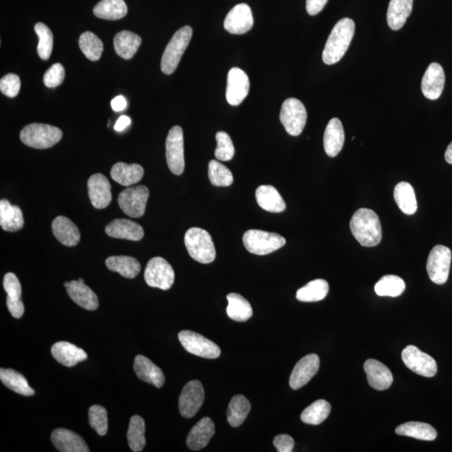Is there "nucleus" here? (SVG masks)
Here are the masks:
<instances>
[{"instance_id": "1", "label": "nucleus", "mask_w": 452, "mask_h": 452, "mask_svg": "<svg viewBox=\"0 0 452 452\" xmlns=\"http://www.w3.org/2000/svg\"><path fill=\"white\" fill-rule=\"evenodd\" d=\"M350 230L361 246L373 247L382 240V228L379 216L369 209H358L350 221Z\"/></svg>"}, {"instance_id": "2", "label": "nucleus", "mask_w": 452, "mask_h": 452, "mask_svg": "<svg viewBox=\"0 0 452 452\" xmlns=\"http://www.w3.org/2000/svg\"><path fill=\"white\" fill-rule=\"evenodd\" d=\"M355 23L352 19L344 18L332 28L322 52V61L327 65H334L344 57L354 36Z\"/></svg>"}, {"instance_id": "3", "label": "nucleus", "mask_w": 452, "mask_h": 452, "mask_svg": "<svg viewBox=\"0 0 452 452\" xmlns=\"http://www.w3.org/2000/svg\"><path fill=\"white\" fill-rule=\"evenodd\" d=\"M184 244L191 258L202 264H209L216 259V251L212 237L201 228L194 227L184 236Z\"/></svg>"}, {"instance_id": "4", "label": "nucleus", "mask_w": 452, "mask_h": 452, "mask_svg": "<svg viewBox=\"0 0 452 452\" xmlns=\"http://www.w3.org/2000/svg\"><path fill=\"white\" fill-rule=\"evenodd\" d=\"M63 135V131L58 127L31 123L23 128L20 137L23 144L33 149H46L59 142Z\"/></svg>"}, {"instance_id": "5", "label": "nucleus", "mask_w": 452, "mask_h": 452, "mask_svg": "<svg viewBox=\"0 0 452 452\" xmlns=\"http://www.w3.org/2000/svg\"><path fill=\"white\" fill-rule=\"evenodd\" d=\"M193 36L192 28L187 26L179 28L170 40L161 61V70L171 75L177 69L181 58L186 51Z\"/></svg>"}, {"instance_id": "6", "label": "nucleus", "mask_w": 452, "mask_h": 452, "mask_svg": "<svg viewBox=\"0 0 452 452\" xmlns=\"http://www.w3.org/2000/svg\"><path fill=\"white\" fill-rule=\"evenodd\" d=\"M243 243L251 253L265 256L282 248L285 244V239L277 233L250 230L243 236Z\"/></svg>"}, {"instance_id": "7", "label": "nucleus", "mask_w": 452, "mask_h": 452, "mask_svg": "<svg viewBox=\"0 0 452 452\" xmlns=\"http://www.w3.org/2000/svg\"><path fill=\"white\" fill-rule=\"evenodd\" d=\"M308 113L301 101L296 98H288L280 109V120L285 131L292 136H298L306 126Z\"/></svg>"}, {"instance_id": "8", "label": "nucleus", "mask_w": 452, "mask_h": 452, "mask_svg": "<svg viewBox=\"0 0 452 452\" xmlns=\"http://www.w3.org/2000/svg\"><path fill=\"white\" fill-rule=\"evenodd\" d=\"M149 190L144 185L127 188L118 195L117 202L123 213L131 218L144 215Z\"/></svg>"}, {"instance_id": "9", "label": "nucleus", "mask_w": 452, "mask_h": 452, "mask_svg": "<svg viewBox=\"0 0 452 452\" xmlns=\"http://www.w3.org/2000/svg\"><path fill=\"white\" fill-rule=\"evenodd\" d=\"M451 251L448 247L438 245L433 247L428 256L426 270L431 282L443 285L450 273Z\"/></svg>"}, {"instance_id": "10", "label": "nucleus", "mask_w": 452, "mask_h": 452, "mask_svg": "<svg viewBox=\"0 0 452 452\" xmlns=\"http://www.w3.org/2000/svg\"><path fill=\"white\" fill-rule=\"evenodd\" d=\"M179 340L184 349L194 355L209 359H217L221 355L220 347L197 332L181 331Z\"/></svg>"}, {"instance_id": "11", "label": "nucleus", "mask_w": 452, "mask_h": 452, "mask_svg": "<svg viewBox=\"0 0 452 452\" xmlns=\"http://www.w3.org/2000/svg\"><path fill=\"white\" fill-rule=\"evenodd\" d=\"M144 279L151 288L169 290L174 285L175 275L172 266L167 261L162 258H154L147 264Z\"/></svg>"}, {"instance_id": "12", "label": "nucleus", "mask_w": 452, "mask_h": 452, "mask_svg": "<svg viewBox=\"0 0 452 452\" xmlns=\"http://www.w3.org/2000/svg\"><path fill=\"white\" fill-rule=\"evenodd\" d=\"M166 159L169 168L174 174L181 175L185 167L184 133L182 128L174 126L169 130L166 140Z\"/></svg>"}, {"instance_id": "13", "label": "nucleus", "mask_w": 452, "mask_h": 452, "mask_svg": "<svg viewBox=\"0 0 452 452\" xmlns=\"http://www.w3.org/2000/svg\"><path fill=\"white\" fill-rule=\"evenodd\" d=\"M402 359L408 369L419 375L431 378L437 373L436 360L416 346H407L402 352Z\"/></svg>"}, {"instance_id": "14", "label": "nucleus", "mask_w": 452, "mask_h": 452, "mask_svg": "<svg viewBox=\"0 0 452 452\" xmlns=\"http://www.w3.org/2000/svg\"><path fill=\"white\" fill-rule=\"evenodd\" d=\"M204 401V390L199 380H192L186 384L181 392L179 407L181 416L192 418L201 408Z\"/></svg>"}, {"instance_id": "15", "label": "nucleus", "mask_w": 452, "mask_h": 452, "mask_svg": "<svg viewBox=\"0 0 452 452\" xmlns=\"http://www.w3.org/2000/svg\"><path fill=\"white\" fill-rule=\"evenodd\" d=\"M250 90L248 75L240 68L230 70L227 78L226 100L231 106H239Z\"/></svg>"}, {"instance_id": "16", "label": "nucleus", "mask_w": 452, "mask_h": 452, "mask_svg": "<svg viewBox=\"0 0 452 452\" xmlns=\"http://www.w3.org/2000/svg\"><path fill=\"white\" fill-rule=\"evenodd\" d=\"M254 25L253 14L246 4H237L228 13L224 27L233 35H243Z\"/></svg>"}, {"instance_id": "17", "label": "nucleus", "mask_w": 452, "mask_h": 452, "mask_svg": "<svg viewBox=\"0 0 452 452\" xmlns=\"http://www.w3.org/2000/svg\"><path fill=\"white\" fill-rule=\"evenodd\" d=\"M320 367V359L315 354L303 357L295 366L289 384L293 389H301L316 375Z\"/></svg>"}, {"instance_id": "18", "label": "nucleus", "mask_w": 452, "mask_h": 452, "mask_svg": "<svg viewBox=\"0 0 452 452\" xmlns=\"http://www.w3.org/2000/svg\"><path fill=\"white\" fill-rule=\"evenodd\" d=\"M88 194L93 206L98 209L107 208L112 201V187L106 176L96 174L88 179Z\"/></svg>"}, {"instance_id": "19", "label": "nucleus", "mask_w": 452, "mask_h": 452, "mask_svg": "<svg viewBox=\"0 0 452 452\" xmlns=\"http://www.w3.org/2000/svg\"><path fill=\"white\" fill-rule=\"evenodd\" d=\"M445 73L442 66L436 63L428 66L421 82V90L424 96L430 100H437L443 92Z\"/></svg>"}, {"instance_id": "20", "label": "nucleus", "mask_w": 452, "mask_h": 452, "mask_svg": "<svg viewBox=\"0 0 452 452\" xmlns=\"http://www.w3.org/2000/svg\"><path fill=\"white\" fill-rule=\"evenodd\" d=\"M105 231L110 237L133 241H139L144 236V231L140 224L127 219H116L108 224Z\"/></svg>"}, {"instance_id": "21", "label": "nucleus", "mask_w": 452, "mask_h": 452, "mask_svg": "<svg viewBox=\"0 0 452 452\" xmlns=\"http://www.w3.org/2000/svg\"><path fill=\"white\" fill-rule=\"evenodd\" d=\"M52 443L61 452H89L85 441L77 433L58 428L52 432Z\"/></svg>"}, {"instance_id": "22", "label": "nucleus", "mask_w": 452, "mask_h": 452, "mask_svg": "<svg viewBox=\"0 0 452 452\" xmlns=\"http://www.w3.org/2000/svg\"><path fill=\"white\" fill-rule=\"evenodd\" d=\"M4 288L7 293V307L14 318H21L25 313V306L22 302V288L20 280L16 275L9 273L4 278Z\"/></svg>"}, {"instance_id": "23", "label": "nucleus", "mask_w": 452, "mask_h": 452, "mask_svg": "<svg viewBox=\"0 0 452 452\" xmlns=\"http://www.w3.org/2000/svg\"><path fill=\"white\" fill-rule=\"evenodd\" d=\"M364 369L371 387L385 390L391 387L394 379L391 371L382 362L368 359L364 363Z\"/></svg>"}, {"instance_id": "24", "label": "nucleus", "mask_w": 452, "mask_h": 452, "mask_svg": "<svg viewBox=\"0 0 452 452\" xmlns=\"http://www.w3.org/2000/svg\"><path fill=\"white\" fill-rule=\"evenodd\" d=\"M133 369L137 378L157 388H161L165 383L163 371L144 356H136Z\"/></svg>"}, {"instance_id": "25", "label": "nucleus", "mask_w": 452, "mask_h": 452, "mask_svg": "<svg viewBox=\"0 0 452 452\" xmlns=\"http://www.w3.org/2000/svg\"><path fill=\"white\" fill-rule=\"evenodd\" d=\"M51 354L54 359L65 367H73L80 362L88 359V354L68 342H57L51 348Z\"/></svg>"}, {"instance_id": "26", "label": "nucleus", "mask_w": 452, "mask_h": 452, "mask_svg": "<svg viewBox=\"0 0 452 452\" xmlns=\"http://www.w3.org/2000/svg\"><path fill=\"white\" fill-rule=\"evenodd\" d=\"M52 232L60 243L69 247L77 246L80 240L79 229L75 224L65 216L55 219L51 225Z\"/></svg>"}, {"instance_id": "27", "label": "nucleus", "mask_w": 452, "mask_h": 452, "mask_svg": "<svg viewBox=\"0 0 452 452\" xmlns=\"http://www.w3.org/2000/svg\"><path fill=\"white\" fill-rule=\"evenodd\" d=\"M345 130L339 118H332L327 123L325 136H323V145L326 154L335 158L340 153L345 144Z\"/></svg>"}, {"instance_id": "28", "label": "nucleus", "mask_w": 452, "mask_h": 452, "mask_svg": "<svg viewBox=\"0 0 452 452\" xmlns=\"http://www.w3.org/2000/svg\"><path fill=\"white\" fill-rule=\"evenodd\" d=\"M215 435V424L211 418L204 417L195 425L187 437L189 449L199 451L204 448Z\"/></svg>"}, {"instance_id": "29", "label": "nucleus", "mask_w": 452, "mask_h": 452, "mask_svg": "<svg viewBox=\"0 0 452 452\" xmlns=\"http://www.w3.org/2000/svg\"><path fill=\"white\" fill-rule=\"evenodd\" d=\"M69 297L78 305L88 311H95L99 307L98 298L92 289L79 280H71L66 288Z\"/></svg>"}, {"instance_id": "30", "label": "nucleus", "mask_w": 452, "mask_h": 452, "mask_svg": "<svg viewBox=\"0 0 452 452\" xmlns=\"http://www.w3.org/2000/svg\"><path fill=\"white\" fill-rule=\"evenodd\" d=\"M111 177L122 186H132L140 183L144 175V169L137 164H127L119 162L112 166Z\"/></svg>"}, {"instance_id": "31", "label": "nucleus", "mask_w": 452, "mask_h": 452, "mask_svg": "<svg viewBox=\"0 0 452 452\" xmlns=\"http://www.w3.org/2000/svg\"><path fill=\"white\" fill-rule=\"evenodd\" d=\"M256 201L261 209L271 213H280L285 209L284 199L278 189L271 185H261L256 191Z\"/></svg>"}, {"instance_id": "32", "label": "nucleus", "mask_w": 452, "mask_h": 452, "mask_svg": "<svg viewBox=\"0 0 452 452\" xmlns=\"http://www.w3.org/2000/svg\"><path fill=\"white\" fill-rule=\"evenodd\" d=\"M25 225L21 209L12 206L7 199L0 201V226L6 231L14 232L22 229Z\"/></svg>"}, {"instance_id": "33", "label": "nucleus", "mask_w": 452, "mask_h": 452, "mask_svg": "<svg viewBox=\"0 0 452 452\" xmlns=\"http://www.w3.org/2000/svg\"><path fill=\"white\" fill-rule=\"evenodd\" d=\"M413 0H390L387 11L389 28L393 31L401 30L411 16Z\"/></svg>"}, {"instance_id": "34", "label": "nucleus", "mask_w": 452, "mask_h": 452, "mask_svg": "<svg viewBox=\"0 0 452 452\" xmlns=\"http://www.w3.org/2000/svg\"><path fill=\"white\" fill-rule=\"evenodd\" d=\"M142 39L135 33L122 31L114 37V48L116 53L125 60L132 59L139 51Z\"/></svg>"}, {"instance_id": "35", "label": "nucleus", "mask_w": 452, "mask_h": 452, "mask_svg": "<svg viewBox=\"0 0 452 452\" xmlns=\"http://www.w3.org/2000/svg\"><path fill=\"white\" fill-rule=\"evenodd\" d=\"M106 266L111 271H115L122 277L128 279L135 278L141 270L140 261L132 256H110L106 260Z\"/></svg>"}, {"instance_id": "36", "label": "nucleus", "mask_w": 452, "mask_h": 452, "mask_svg": "<svg viewBox=\"0 0 452 452\" xmlns=\"http://www.w3.org/2000/svg\"><path fill=\"white\" fill-rule=\"evenodd\" d=\"M228 306L226 312L231 320L236 322H246L253 315L251 303L238 293L227 295Z\"/></svg>"}, {"instance_id": "37", "label": "nucleus", "mask_w": 452, "mask_h": 452, "mask_svg": "<svg viewBox=\"0 0 452 452\" xmlns=\"http://www.w3.org/2000/svg\"><path fill=\"white\" fill-rule=\"evenodd\" d=\"M397 435L412 437L421 441H431L436 439L437 432L434 427L426 423L411 421L399 426Z\"/></svg>"}, {"instance_id": "38", "label": "nucleus", "mask_w": 452, "mask_h": 452, "mask_svg": "<svg viewBox=\"0 0 452 452\" xmlns=\"http://www.w3.org/2000/svg\"><path fill=\"white\" fill-rule=\"evenodd\" d=\"M93 13L103 20L117 21L127 16V7L125 0H102L94 7Z\"/></svg>"}, {"instance_id": "39", "label": "nucleus", "mask_w": 452, "mask_h": 452, "mask_svg": "<svg viewBox=\"0 0 452 452\" xmlns=\"http://www.w3.org/2000/svg\"><path fill=\"white\" fill-rule=\"evenodd\" d=\"M0 379L7 388L21 396H32L36 391L30 385L23 375L11 369H0Z\"/></svg>"}, {"instance_id": "40", "label": "nucleus", "mask_w": 452, "mask_h": 452, "mask_svg": "<svg viewBox=\"0 0 452 452\" xmlns=\"http://www.w3.org/2000/svg\"><path fill=\"white\" fill-rule=\"evenodd\" d=\"M394 198L399 209L406 215H414L417 211L415 191L407 182L399 183L394 190Z\"/></svg>"}, {"instance_id": "41", "label": "nucleus", "mask_w": 452, "mask_h": 452, "mask_svg": "<svg viewBox=\"0 0 452 452\" xmlns=\"http://www.w3.org/2000/svg\"><path fill=\"white\" fill-rule=\"evenodd\" d=\"M330 291V285L327 280L316 279L300 288L297 293V299L300 302H318L325 299Z\"/></svg>"}, {"instance_id": "42", "label": "nucleus", "mask_w": 452, "mask_h": 452, "mask_svg": "<svg viewBox=\"0 0 452 452\" xmlns=\"http://www.w3.org/2000/svg\"><path fill=\"white\" fill-rule=\"evenodd\" d=\"M251 411V403L244 396L233 397L228 407L227 420L232 427H239L246 421Z\"/></svg>"}, {"instance_id": "43", "label": "nucleus", "mask_w": 452, "mask_h": 452, "mask_svg": "<svg viewBox=\"0 0 452 452\" xmlns=\"http://www.w3.org/2000/svg\"><path fill=\"white\" fill-rule=\"evenodd\" d=\"M145 421L140 416H133L130 422L127 431V441L130 449L135 452H140L144 449Z\"/></svg>"}, {"instance_id": "44", "label": "nucleus", "mask_w": 452, "mask_h": 452, "mask_svg": "<svg viewBox=\"0 0 452 452\" xmlns=\"http://www.w3.org/2000/svg\"><path fill=\"white\" fill-rule=\"evenodd\" d=\"M331 404L325 399H318L301 414V420L305 424L320 425L330 416Z\"/></svg>"}, {"instance_id": "45", "label": "nucleus", "mask_w": 452, "mask_h": 452, "mask_svg": "<svg viewBox=\"0 0 452 452\" xmlns=\"http://www.w3.org/2000/svg\"><path fill=\"white\" fill-rule=\"evenodd\" d=\"M406 289L404 280L394 275H384L374 285V291L379 296L399 297Z\"/></svg>"}, {"instance_id": "46", "label": "nucleus", "mask_w": 452, "mask_h": 452, "mask_svg": "<svg viewBox=\"0 0 452 452\" xmlns=\"http://www.w3.org/2000/svg\"><path fill=\"white\" fill-rule=\"evenodd\" d=\"M79 47L85 57L92 61L100 60L104 49L103 41L90 31L84 32L80 35Z\"/></svg>"}, {"instance_id": "47", "label": "nucleus", "mask_w": 452, "mask_h": 452, "mask_svg": "<svg viewBox=\"0 0 452 452\" xmlns=\"http://www.w3.org/2000/svg\"><path fill=\"white\" fill-rule=\"evenodd\" d=\"M208 174L213 185L228 187L234 182L231 171L217 160H211L209 164Z\"/></svg>"}, {"instance_id": "48", "label": "nucleus", "mask_w": 452, "mask_h": 452, "mask_svg": "<svg viewBox=\"0 0 452 452\" xmlns=\"http://www.w3.org/2000/svg\"><path fill=\"white\" fill-rule=\"evenodd\" d=\"M35 31L39 37V44L37 46L38 55L42 60H49L53 50V34L49 27L43 23H36Z\"/></svg>"}, {"instance_id": "49", "label": "nucleus", "mask_w": 452, "mask_h": 452, "mask_svg": "<svg viewBox=\"0 0 452 452\" xmlns=\"http://www.w3.org/2000/svg\"><path fill=\"white\" fill-rule=\"evenodd\" d=\"M89 424L99 436H103L108 431V418L106 409L101 406H93L89 409Z\"/></svg>"}, {"instance_id": "50", "label": "nucleus", "mask_w": 452, "mask_h": 452, "mask_svg": "<svg viewBox=\"0 0 452 452\" xmlns=\"http://www.w3.org/2000/svg\"><path fill=\"white\" fill-rule=\"evenodd\" d=\"M216 139L217 141L216 158L221 161L231 160L235 155V147L230 135L226 132H218Z\"/></svg>"}, {"instance_id": "51", "label": "nucleus", "mask_w": 452, "mask_h": 452, "mask_svg": "<svg viewBox=\"0 0 452 452\" xmlns=\"http://www.w3.org/2000/svg\"><path fill=\"white\" fill-rule=\"evenodd\" d=\"M65 75L64 66L60 63H56L46 70L43 82L46 87L55 88L64 82Z\"/></svg>"}, {"instance_id": "52", "label": "nucleus", "mask_w": 452, "mask_h": 452, "mask_svg": "<svg viewBox=\"0 0 452 452\" xmlns=\"http://www.w3.org/2000/svg\"><path fill=\"white\" fill-rule=\"evenodd\" d=\"M21 90V79L16 74H8L0 80V90L9 98H16Z\"/></svg>"}, {"instance_id": "53", "label": "nucleus", "mask_w": 452, "mask_h": 452, "mask_svg": "<svg viewBox=\"0 0 452 452\" xmlns=\"http://www.w3.org/2000/svg\"><path fill=\"white\" fill-rule=\"evenodd\" d=\"M273 445L279 452H292L295 442L293 437L288 435H278L273 440Z\"/></svg>"}, {"instance_id": "54", "label": "nucleus", "mask_w": 452, "mask_h": 452, "mask_svg": "<svg viewBox=\"0 0 452 452\" xmlns=\"http://www.w3.org/2000/svg\"><path fill=\"white\" fill-rule=\"evenodd\" d=\"M328 0H307V11L310 16H316L325 7Z\"/></svg>"}, {"instance_id": "55", "label": "nucleus", "mask_w": 452, "mask_h": 452, "mask_svg": "<svg viewBox=\"0 0 452 452\" xmlns=\"http://www.w3.org/2000/svg\"><path fill=\"white\" fill-rule=\"evenodd\" d=\"M111 106L113 111L122 112L127 107V101L125 97L117 96L112 99Z\"/></svg>"}, {"instance_id": "56", "label": "nucleus", "mask_w": 452, "mask_h": 452, "mask_svg": "<svg viewBox=\"0 0 452 452\" xmlns=\"http://www.w3.org/2000/svg\"><path fill=\"white\" fill-rule=\"evenodd\" d=\"M131 125V119L127 116H121L117 119L115 126H114V130L117 132H122L125 130L126 128Z\"/></svg>"}, {"instance_id": "57", "label": "nucleus", "mask_w": 452, "mask_h": 452, "mask_svg": "<svg viewBox=\"0 0 452 452\" xmlns=\"http://www.w3.org/2000/svg\"><path fill=\"white\" fill-rule=\"evenodd\" d=\"M445 159L447 163L452 164V142L446 151Z\"/></svg>"}, {"instance_id": "58", "label": "nucleus", "mask_w": 452, "mask_h": 452, "mask_svg": "<svg viewBox=\"0 0 452 452\" xmlns=\"http://www.w3.org/2000/svg\"><path fill=\"white\" fill-rule=\"evenodd\" d=\"M69 284H70V282H65V283H64V287H65V288H68Z\"/></svg>"}, {"instance_id": "59", "label": "nucleus", "mask_w": 452, "mask_h": 452, "mask_svg": "<svg viewBox=\"0 0 452 452\" xmlns=\"http://www.w3.org/2000/svg\"><path fill=\"white\" fill-rule=\"evenodd\" d=\"M78 280L80 283H85L84 280L83 278H79Z\"/></svg>"}]
</instances>
